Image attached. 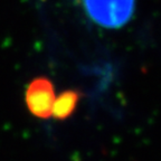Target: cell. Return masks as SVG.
<instances>
[{"instance_id":"obj_3","label":"cell","mask_w":161,"mask_h":161,"mask_svg":"<svg viewBox=\"0 0 161 161\" xmlns=\"http://www.w3.org/2000/svg\"><path fill=\"white\" fill-rule=\"evenodd\" d=\"M80 100V92L77 90H67L55 97L52 110V116L57 121L67 120L75 112Z\"/></svg>"},{"instance_id":"obj_2","label":"cell","mask_w":161,"mask_h":161,"mask_svg":"<svg viewBox=\"0 0 161 161\" xmlns=\"http://www.w3.org/2000/svg\"><path fill=\"white\" fill-rule=\"evenodd\" d=\"M55 90L52 80L45 76L34 78L25 91V103L30 114L38 119L52 116Z\"/></svg>"},{"instance_id":"obj_1","label":"cell","mask_w":161,"mask_h":161,"mask_svg":"<svg viewBox=\"0 0 161 161\" xmlns=\"http://www.w3.org/2000/svg\"><path fill=\"white\" fill-rule=\"evenodd\" d=\"M82 5L94 24L108 29L125 26L136 11V0H82Z\"/></svg>"}]
</instances>
